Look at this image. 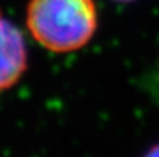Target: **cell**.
<instances>
[{"instance_id":"obj_3","label":"cell","mask_w":159,"mask_h":157,"mask_svg":"<svg viewBox=\"0 0 159 157\" xmlns=\"http://www.w3.org/2000/svg\"><path fill=\"white\" fill-rule=\"evenodd\" d=\"M143 157H159V143L155 145V146H152Z\"/></svg>"},{"instance_id":"obj_1","label":"cell","mask_w":159,"mask_h":157,"mask_svg":"<svg viewBox=\"0 0 159 157\" xmlns=\"http://www.w3.org/2000/svg\"><path fill=\"white\" fill-rule=\"evenodd\" d=\"M27 27L32 38L55 53H70L89 43L98 29L93 0H30Z\"/></svg>"},{"instance_id":"obj_4","label":"cell","mask_w":159,"mask_h":157,"mask_svg":"<svg viewBox=\"0 0 159 157\" xmlns=\"http://www.w3.org/2000/svg\"><path fill=\"white\" fill-rule=\"evenodd\" d=\"M115 2H119V3H129V2H134V0H115Z\"/></svg>"},{"instance_id":"obj_2","label":"cell","mask_w":159,"mask_h":157,"mask_svg":"<svg viewBox=\"0 0 159 157\" xmlns=\"http://www.w3.org/2000/svg\"><path fill=\"white\" fill-rule=\"evenodd\" d=\"M27 60L24 35L0 11V92L18 82L27 68Z\"/></svg>"}]
</instances>
